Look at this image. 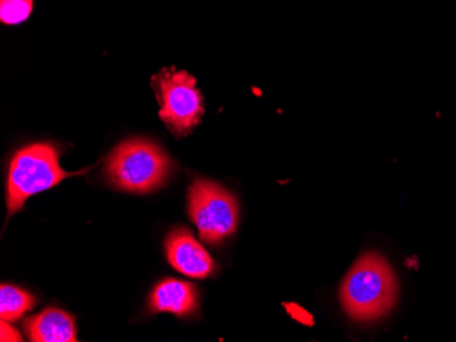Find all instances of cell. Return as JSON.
Wrapping results in <instances>:
<instances>
[{
  "label": "cell",
  "instance_id": "obj_11",
  "mask_svg": "<svg viewBox=\"0 0 456 342\" xmlns=\"http://www.w3.org/2000/svg\"><path fill=\"white\" fill-rule=\"evenodd\" d=\"M2 334H0V339L2 341H22V336H20V331L15 330L12 326L9 325V322L2 321Z\"/></svg>",
  "mask_w": 456,
  "mask_h": 342
},
{
  "label": "cell",
  "instance_id": "obj_3",
  "mask_svg": "<svg viewBox=\"0 0 456 342\" xmlns=\"http://www.w3.org/2000/svg\"><path fill=\"white\" fill-rule=\"evenodd\" d=\"M86 171L70 173L59 165V150L50 144H33L15 153L7 180L9 216L22 209L25 201L35 194L59 185L63 179L82 175Z\"/></svg>",
  "mask_w": 456,
  "mask_h": 342
},
{
  "label": "cell",
  "instance_id": "obj_7",
  "mask_svg": "<svg viewBox=\"0 0 456 342\" xmlns=\"http://www.w3.org/2000/svg\"><path fill=\"white\" fill-rule=\"evenodd\" d=\"M25 333L33 342L77 341L76 322L73 316L58 308H47L24 322Z\"/></svg>",
  "mask_w": 456,
  "mask_h": 342
},
{
  "label": "cell",
  "instance_id": "obj_5",
  "mask_svg": "<svg viewBox=\"0 0 456 342\" xmlns=\"http://www.w3.org/2000/svg\"><path fill=\"white\" fill-rule=\"evenodd\" d=\"M189 216L204 242L217 243L237 228V201L222 186L196 180L189 190Z\"/></svg>",
  "mask_w": 456,
  "mask_h": 342
},
{
  "label": "cell",
  "instance_id": "obj_4",
  "mask_svg": "<svg viewBox=\"0 0 456 342\" xmlns=\"http://www.w3.org/2000/svg\"><path fill=\"white\" fill-rule=\"evenodd\" d=\"M152 86L160 103V119L175 137L191 134L205 112L196 78L186 71L164 68L153 76Z\"/></svg>",
  "mask_w": 456,
  "mask_h": 342
},
{
  "label": "cell",
  "instance_id": "obj_6",
  "mask_svg": "<svg viewBox=\"0 0 456 342\" xmlns=\"http://www.w3.org/2000/svg\"><path fill=\"white\" fill-rule=\"evenodd\" d=\"M168 262L182 274L193 278H205L215 270L211 255L194 239L189 229H176L166 242Z\"/></svg>",
  "mask_w": 456,
  "mask_h": 342
},
{
  "label": "cell",
  "instance_id": "obj_2",
  "mask_svg": "<svg viewBox=\"0 0 456 342\" xmlns=\"http://www.w3.org/2000/svg\"><path fill=\"white\" fill-rule=\"evenodd\" d=\"M173 163L163 149L151 140H125L118 145L106 164L110 182L130 193H150L163 185Z\"/></svg>",
  "mask_w": 456,
  "mask_h": 342
},
{
  "label": "cell",
  "instance_id": "obj_8",
  "mask_svg": "<svg viewBox=\"0 0 456 342\" xmlns=\"http://www.w3.org/2000/svg\"><path fill=\"white\" fill-rule=\"evenodd\" d=\"M197 308L196 290L183 281H163L151 295V310L153 313L175 314L178 316L191 315Z\"/></svg>",
  "mask_w": 456,
  "mask_h": 342
},
{
  "label": "cell",
  "instance_id": "obj_1",
  "mask_svg": "<svg viewBox=\"0 0 456 342\" xmlns=\"http://www.w3.org/2000/svg\"><path fill=\"white\" fill-rule=\"evenodd\" d=\"M398 295L395 275L387 260L365 254L343 281L340 300L346 313L357 321H373L386 315Z\"/></svg>",
  "mask_w": 456,
  "mask_h": 342
},
{
  "label": "cell",
  "instance_id": "obj_9",
  "mask_svg": "<svg viewBox=\"0 0 456 342\" xmlns=\"http://www.w3.org/2000/svg\"><path fill=\"white\" fill-rule=\"evenodd\" d=\"M36 306V298L27 290L12 285L0 288V316L2 321L14 322Z\"/></svg>",
  "mask_w": 456,
  "mask_h": 342
},
{
  "label": "cell",
  "instance_id": "obj_10",
  "mask_svg": "<svg viewBox=\"0 0 456 342\" xmlns=\"http://www.w3.org/2000/svg\"><path fill=\"white\" fill-rule=\"evenodd\" d=\"M33 9V0H0V20L4 24L17 25L27 21Z\"/></svg>",
  "mask_w": 456,
  "mask_h": 342
}]
</instances>
